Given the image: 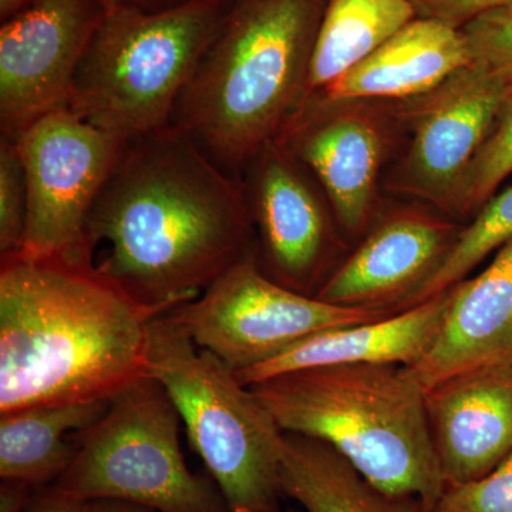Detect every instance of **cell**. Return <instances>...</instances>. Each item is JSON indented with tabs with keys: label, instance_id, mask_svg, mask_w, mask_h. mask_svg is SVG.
<instances>
[{
	"label": "cell",
	"instance_id": "5b68a950",
	"mask_svg": "<svg viewBox=\"0 0 512 512\" xmlns=\"http://www.w3.org/2000/svg\"><path fill=\"white\" fill-rule=\"evenodd\" d=\"M225 8L221 0H190L163 12L107 10L74 73L67 109L121 138L170 126Z\"/></svg>",
	"mask_w": 512,
	"mask_h": 512
},
{
	"label": "cell",
	"instance_id": "7a4b0ae2",
	"mask_svg": "<svg viewBox=\"0 0 512 512\" xmlns=\"http://www.w3.org/2000/svg\"><path fill=\"white\" fill-rule=\"evenodd\" d=\"M158 316L89 259L0 258V414L110 402L150 377Z\"/></svg>",
	"mask_w": 512,
	"mask_h": 512
},
{
	"label": "cell",
	"instance_id": "ac0fdd59",
	"mask_svg": "<svg viewBox=\"0 0 512 512\" xmlns=\"http://www.w3.org/2000/svg\"><path fill=\"white\" fill-rule=\"evenodd\" d=\"M468 64L461 29L416 18L319 93L332 99L402 101L430 92Z\"/></svg>",
	"mask_w": 512,
	"mask_h": 512
},
{
	"label": "cell",
	"instance_id": "277c9868",
	"mask_svg": "<svg viewBox=\"0 0 512 512\" xmlns=\"http://www.w3.org/2000/svg\"><path fill=\"white\" fill-rule=\"evenodd\" d=\"M284 433L328 444L384 494L426 512L446 488L426 392L396 365L296 370L248 387Z\"/></svg>",
	"mask_w": 512,
	"mask_h": 512
},
{
	"label": "cell",
	"instance_id": "d4e9b609",
	"mask_svg": "<svg viewBox=\"0 0 512 512\" xmlns=\"http://www.w3.org/2000/svg\"><path fill=\"white\" fill-rule=\"evenodd\" d=\"M470 64L512 90V5L490 10L461 28Z\"/></svg>",
	"mask_w": 512,
	"mask_h": 512
},
{
	"label": "cell",
	"instance_id": "6da1fadb",
	"mask_svg": "<svg viewBox=\"0 0 512 512\" xmlns=\"http://www.w3.org/2000/svg\"><path fill=\"white\" fill-rule=\"evenodd\" d=\"M241 180L174 124L127 138L84 227L101 275L161 315L255 252Z\"/></svg>",
	"mask_w": 512,
	"mask_h": 512
},
{
	"label": "cell",
	"instance_id": "603a6c76",
	"mask_svg": "<svg viewBox=\"0 0 512 512\" xmlns=\"http://www.w3.org/2000/svg\"><path fill=\"white\" fill-rule=\"evenodd\" d=\"M512 174V94L498 111L490 133L468 168L457 217L476 215Z\"/></svg>",
	"mask_w": 512,
	"mask_h": 512
},
{
	"label": "cell",
	"instance_id": "30bf717a",
	"mask_svg": "<svg viewBox=\"0 0 512 512\" xmlns=\"http://www.w3.org/2000/svg\"><path fill=\"white\" fill-rule=\"evenodd\" d=\"M12 137L28 181L25 239L12 256L89 259L87 217L127 138L92 126L66 106L42 114Z\"/></svg>",
	"mask_w": 512,
	"mask_h": 512
},
{
	"label": "cell",
	"instance_id": "ba28073f",
	"mask_svg": "<svg viewBox=\"0 0 512 512\" xmlns=\"http://www.w3.org/2000/svg\"><path fill=\"white\" fill-rule=\"evenodd\" d=\"M392 311L348 308L276 284L255 252L228 269L194 301L164 318L235 373L268 362L325 330L386 318Z\"/></svg>",
	"mask_w": 512,
	"mask_h": 512
},
{
	"label": "cell",
	"instance_id": "9c48e42d",
	"mask_svg": "<svg viewBox=\"0 0 512 512\" xmlns=\"http://www.w3.org/2000/svg\"><path fill=\"white\" fill-rule=\"evenodd\" d=\"M399 101L312 93L275 140L301 161L328 198L336 224L363 237L382 211L383 168L403 143Z\"/></svg>",
	"mask_w": 512,
	"mask_h": 512
},
{
	"label": "cell",
	"instance_id": "ffe728a7",
	"mask_svg": "<svg viewBox=\"0 0 512 512\" xmlns=\"http://www.w3.org/2000/svg\"><path fill=\"white\" fill-rule=\"evenodd\" d=\"M110 402L50 404L0 414V478L37 488L59 480L72 463L73 433L92 427Z\"/></svg>",
	"mask_w": 512,
	"mask_h": 512
},
{
	"label": "cell",
	"instance_id": "e0dca14e",
	"mask_svg": "<svg viewBox=\"0 0 512 512\" xmlns=\"http://www.w3.org/2000/svg\"><path fill=\"white\" fill-rule=\"evenodd\" d=\"M451 288L427 301L386 318L316 333L268 362L235 373L242 386L271 377L339 365L413 366L439 335Z\"/></svg>",
	"mask_w": 512,
	"mask_h": 512
},
{
	"label": "cell",
	"instance_id": "5bb4252c",
	"mask_svg": "<svg viewBox=\"0 0 512 512\" xmlns=\"http://www.w3.org/2000/svg\"><path fill=\"white\" fill-rule=\"evenodd\" d=\"M447 217L423 207L380 211L316 298L348 308L403 311L456 244L461 228Z\"/></svg>",
	"mask_w": 512,
	"mask_h": 512
},
{
	"label": "cell",
	"instance_id": "9a60e30c",
	"mask_svg": "<svg viewBox=\"0 0 512 512\" xmlns=\"http://www.w3.org/2000/svg\"><path fill=\"white\" fill-rule=\"evenodd\" d=\"M426 410L444 483L484 477L512 454V363L436 384Z\"/></svg>",
	"mask_w": 512,
	"mask_h": 512
},
{
	"label": "cell",
	"instance_id": "f1b7e54d",
	"mask_svg": "<svg viewBox=\"0 0 512 512\" xmlns=\"http://www.w3.org/2000/svg\"><path fill=\"white\" fill-rule=\"evenodd\" d=\"M33 488L26 484L2 481L0 485V512H23L32 500Z\"/></svg>",
	"mask_w": 512,
	"mask_h": 512
},
{
	"label": "cell",
	"instance_id": "8992f818",
	"mask_svg": "<svg viewBox=\"0 0 512 512\" xmlns=\"http://www.w3.org/2000/svg\"><path fill=\"white\" fill-rule=\"evenodd\" d=\"M148 376L171 397L229 512H279L285 433L234 370L163 315L151 322Z\"/></svg>",
	"mask_w": 512,
	"mask_h": 512
},
{
	"label": "cell",
	"instance_id": "f546056e",
	"mask_svg": "<svg viewBox=\"0 0 512 512\" xmlns=\"http://www.w3.org/2000/svg\"><path fill=\"white\" fill-rule=\"evenodd\" d=\"M106 10L137 9L144 12H163L177 8L190 0H100Z\"/></svg>",
	"mask_w": 512,
	"mask_h": 512
},
{
	"label": "cell",
	"instance_id": "7402d4cb",
	"mask_svg": "<svg viewBox=\"0 0 512 512\" xmlns=\"http://www.w3.org/2000/svg\"><path fill=\"white\" fill-rule=\"evenodd\" d=\"M512 241V187L495 194L477 212L473 222L461 228L456 244L450 249L436 274L421 286L406 308L448 291L480 265L487 256Z\"/></svg>",
	"mask_w": 512,
	"mask_h": 512
},
{
	"label": "cell",
	"instance_id": "4316f807",
	"mask_svg": "<svg viewBox=\"0 0 512 512\" xmlns=\"http://www.w3.org/2000/svg\"><path fill=\"white\" fill-rule=\"evenodd\" d=\"M417 18L437 20L461 29L490 10L512 5V0H410Z\"/></svg>",
	"mask_w": 512,
	"mask_h": 512
},
{
	"label": "cell",
	"instance_id": "4fadbf2b",
	"mask_svg": "<svg viewBox=\"0 0 512 512\" xmlns=\"http://www.w3.org/2000/svg\"><path fill=\"white\" fill-rule=\"evenodd\" d=\"M100 0H33L0 29L2 134L66 106L74 73L103 22Z\"/></svg>",
	"mask_w": 512,
	"mask_h": 512
},
{
	"label": "cell",
	"instance_id": "83f0119b",
	"mask_svg": "<svg viewBox=\"0 0 512 512\" xmlns=\"http://www.w3.org/2000/svg\"><path fill=\"white\" fill-rule=\"evenodd\" d=\"M92 503L70 497L57 488H43L39 493L33 494L28 507L23 512H90Z\"/></svg>",
	"mask_w": 512,
	"mask_h": 512
},
{
	"label": "cell",
	"instance_id": "3957f363",
	"mask_svg": "<svg viewBox=\"0 0 512 512\" xmlns=\"http://www.w3.org/2000/svg\"><path fill=\"white\" fill-rule=\"evenodd\" d=\"M326 0H231L173 123L239 178L305 99Z\"/></svg>",
	"mask_w": 512,
	"mask_h": 512
},
{
	"label": "cell",
	"instance_id": "8fae6325",
	"mask_svg": "<svg viewBox=\"0 0 512 512\" xmlns=\"http://www.w3.org/2000/svg\"><path fill=\"white\" fill-rule=\"evenodd\" d=\"M512 90L468 64L430 92L399 101L404 147L386 188L457 217L468 168Z\"/></svg>",
	"mask_w": 512,
	"mask_h": 512
},
{
	"label": "cell",
	"instance_id": "2e32d148",
	"mask_svg": "<svg viewBox=\"0 0 512 512\" xmlns=\"http://www.w3.org/2000/svg\"><path fill=\"white\" fill-rule=\"evenodd\" d=\"M512 363V241L473 279L451 288L439 335L406 367L424 392L450 377Z\"/></svg>",
	"mask_w": 512,
	"mask_h": 512
},
{
	"label": "cell",
	"instance_id": "44dd1931",
	"mask_svg": "<svg viewBox=\"0 0 512 512\" xmlns=\"http://www.w3.org/2000/svg\"><path fill=\"white\" fill-rule=\"evenodd\" d=\"M416 18L410 0H326L305 97L338 82Z\"/></svg>",
	"mask_w": 512,
	"mask_h": 512
},
{
	"label": "cell",
	"instance_id": "d6a6232c",
	"mask_svg": "<svg viewBox=\"0 0 512 512\" xmlns=\"http://www.w3.org/2000/svg\"><path fill=\"white\" fill-rule=\"evenodd\" d=\"M222 3H225V5H229V2H231V0H221Z\"/></svg>",
	"mask_w": 512,
	"mask_h": 512
},
{
	"label": "cell",
	"instance_id": "d6986e66",
	"mask_svg": "<svg viewBox=\"0 0 512 512\" xmlns=\"http://www.w3.org/2000/svg\"><path fill=\"white\" fill-rule=\"evenodd\" d=\"M279 487L305 512H426L416 498L392 497L322 441L285 433Z\"/></svg>",
	"mask_w": 512,
	"mask_h": 512
},
{
	"label": "cell",
	"instance_id": "1f68e13d",
	"mask_svg": "<svg viewBox=\"0 0 512 512\" xmlns=\"http://www.w3.org/2000/svg\"><path fill=\"white\" fill-rule=\"evenodd\" d=\"M33 0H0V19L2 22L18 15L23 9L28 8Z\"/></svg>",
	"mask_w": 512,
	"mask_h": 512
},
{
	"label": "cell",
	"instance_id": "52a82bcc",
	"mask_svg": "<svg viewBox=\"0 0 512 512\" xmlns=\"http://www.w3.org/2000/svg\"><path fill=\"white\" fill-rule=\"evenodd\" d=\"M181 417L163 386L144 377L110 400L82 431L53 487L70 497L137 504L157 512H229L217 485L191 473Z\"/></svg>",
	"mask_w": 512,
	"mask_h": 512
},
{
	"label": "cell",
	"instance_id": "cb8c5ba5",
	"mask_svg": "<svg viewBox=\"0 0 512 512\" xmlns=\"http://www.w3.org/2000/svg\"><path fill=\"white\" fill-rule=\"evenodd\" d=\"M28 220L25 165L9 134L0 137V258L18 254Z\"/></svg>",
	"mask_w": 512,
	"mask_h": 512
},
{
	"label": "cell",
	"instance_id": "7c38bea8",
	"mask_svg": "<svg viewBox=\"0 0 512 512\" xmlns=\"http://www.w3.org/2000/svg\"><path fill=\"white\" fill-rule=\"evenodd\" d=\"M239 180L254 222L259 268L276 284L315 296L342 247L318 181L276 140L249 161Z\"/></svg>",
	"mask_w": 512,
	"mask_h": 512
},
{
	"label": "cell",
	"instance_id": "484cf974",
	"mask_svg": "<svg viewBox=\"0 0 512 512\" xmlns=\"http://www.w3.org/2000/svg\"><path fill=\"white\" fill-rule=\"evenodd\" d=\"M427 512H512V454L478 480L446 485Z\"/></svg>",
	"mask_w": 512,
	"mask_h": 512
},
{
	"label": "cell",
	"instance_id": "4dcf8cb0",
	"mask_svg": "<svg viewBox=\"0 0 512 512\" xmlns=\"http://www.w3.org/2000/svg\"><path fill=\"white\" fill-rule=\"evenodd\" d=\"M90 512H157L141 505L123 503V501L100 500L93 501Z\"/></svg>",
	"mask_w": 512,
	"mask_h": 512
}]
</instances>
